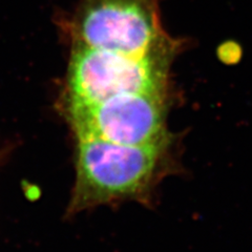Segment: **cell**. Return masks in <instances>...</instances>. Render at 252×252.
I'll list each match as a JSON object with an SVG mask.
<instances>
[{"label": "cell", "mask_w": 252, "mask_h": 252, "mask_svg": "<svg viewBox=\"0 0 252 252\" xmlns=\"http://www.w3.org/2000/svg\"><path fill=\"white\" fill-rule=\"evenodd\" d=\"M172 162L170 138L148 145L77 140L68 215L120 202L149 204Z\"/></svg>", "instance_id": "6da1fadb"}, {"label": "cell", "mask_w": 252, "mask_h": 252, "mask_svg": "<svg viewBox=\"0 0 252 252\" xmlns=\"http://www.w3.org/2000/svg\"><path fill=\"white\" fill-rule=\"evenodd\" d=\"M175 52L176 42L169 37L139 56L74 43L65 103L91 104L130 94H167Z\"/></svg>", "instance_id": "7a4b0ae2"}, {"label": "cell", "mask_w": 252, "mask_h": 252, "mask_svg": "<svg viewBox=\"0 0 252 252\" xmlns=\"http://www.w3.org/2000/svg\"><path fill=\"white\" fill-rule=\"evenodd\" d=\"M158 11V0H81L70 34L74 43L139 56L168 38Z\"/></svg>", "instance_id": "3957f363"}, {"label": "cell", "mask_w": 252, "mask_h": 252, "mask_svg": "<svg viewBox=\"0 0 252 252\" xmlns=\"http://www.w3.org/2000/svg\"><path fill=\"white\" fill-rule=\"evenodd\" d=\"M64 109L77 140L148 145L170 138L167 94H130L91 104L65 103Z\"/></svg>", "instance_id": "277c9868"}]
</instances>
